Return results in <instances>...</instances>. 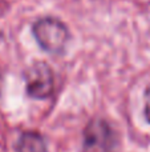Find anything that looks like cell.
<instances>
[{"label": "cell", "instance_id": "1", "mask_svg": "<svg viewBox=\"0 0 150 152\" xmlns=\"http://www.w3.org/2000/svg\"><path fill=\"white\" fill-rule=\"evenodd\" d=\"M32 32L40 47L52 55H61L71 39L65 24L53 18L39 19L32 26Z\"/></svg>", "mask_w": 150, "mask_h": 152}, {"label": "cell", "instance_id": "5", "mask_svg": "<svg viewBox=\"0 0 150 152\" xmlns=\"http://www.w3.org/2000/svg\"><path fill=\"white\" fill-rule=\"evenodd\" d=\"M145 118L150 124V87L145 92Z\"/></svg>", "mask_w": 150, "mask_h": 152}, {"label": "cell", "instance_id": "2", "mask_svg": "<svg viewBox=\"0 0 150 152\" xmlns=\"http://www.w3.org/2000/svg\"><path fill=\"white\" fill-rule=\"evenodd\" d=\"M118 135L109 121L93 119L84 129L82 152H117Z\"/></svg>", "mask_w": 150, "mask_h": 152}, {"label": "cell", "instance_id": "4", "mask_svg": "<svg viewBox=\"0 0 150 152\" xmlns=\"http://www.w3.org/2000/svg\"><path fill=\"white\" fill-rule=\"evenodd\" d=\"M16 152H48V150L41 135L37 132L27 131L19 137Z\"/></svg>", "mask_w": 150, "mask_h": 152}, {"label": "cell", "instance_id": "3", "mask_svg": "<svg viewBox=\"0 0 150 152\" xmlns=\"http://www.w3.org/2000/svg\"><path fill=\"white\" fill-rule=\"evenodd\" d=\"M25 88L28 96L33 99H47L53 94L55 88V76L47 63L36 61L24 74Z\"/></svg>", "mask_w": 150, "mask_h": 152}]
</instances>
